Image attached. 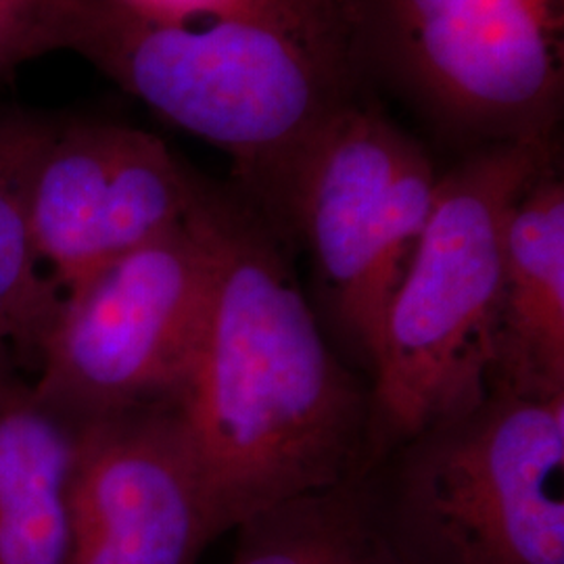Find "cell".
<instances>
[{
	"mask_svg": "<svg viewBox=\"0 0 564 564\" xmlns=\"http://www.w3.org/2000/svg\"><path fill=\"white\" fill-rule=\"evenodd\" d=\"M139 20L158 25H191L224 18L249 0H116Z\"/></svg>",
	"mask_w": 564,
	"mask_h": 564,
	"instance_id": "obj_15",
	"label": "cell"
},
{
	"mask_svg": "<svg viewBox=\"0 0 564 564\" xmlns=\"http://www.w3.org/2000/svg\"><path fill=\"white\" fill-rule=\"evenodd\" d=\"M76 444L0 343V564H72Z\"/></svg>",
	"mask_w": 564,
	"mask_h": 564,
	"instance_id": "obj_11",
	"label": "cell"
},
{
	"mask_svg": "<svg viewBox=\"0 0 564 564\" xmlns=\"http://www.w3.org/2000/svg\"><path fill=\"white\" fill-rule=\"evenodd\" d=\"M36 121L0 118V343L34 372L59 307V286L44 274L25 218L23 174Z\"/></svg>",
	"mask_w": 564,
	"mask_h": 564,
	"instance_id": "obj_13",
	"label": "cell"
},
{
	"mask_svg": "<svg viewBox=\"0 0 564 564\" xmlns=\"http://www.w3.org/2000/svg\"><path fill=\"white\" fill-rule=\"evenodd\" d=\"M237 531L230 564H416L391 524L375 470L270 506Z\"/></svg>",
	"mask_w": 564,
	"mask_h": 564,
	"instance_id": "obj_12",
	"label": "cell"
},
{
	"mask_svg": "<svg viewBox=\"0 0 564 564\" xmlns=\"http://www.w3.org/2000/svg\"><path fill=\"white\" fill-rule=\"evenodd\" d=\"M188 214L212 256L214 295L182 412L218 540L366 473L370 384L330 345L289 245L237 184L199 178Z\"/></svg>",
	"mask_w": 564,
	"mask_h": 564,
	"instance_id": "obj_1",
	"label": "cell"
},
{
	"mask_svg": "<svg viewBox=\"0 0 564 564\" xmlns=\"http://www.w3.org/2000/svg\"><path fill=\"white\" fill-rule=\"evenodd\" d=\"M212 295V256L186 214L61 291L32 372L39 398L74 424L184 405Z\"/></svg>",
	"mask_w": 564,
	"mask_h": 564,
	"instance_id": "obj_6",
	"label": "cell"
},
{
	"mask_svg": "<svg viewBox=\"0 0 564 564\" xmlns=\"http://www.w3.org/2000/svg\"><path fill=\"white\" fill-rule=\"evenodd\" d=\"M556 144H491L440 174L423 235L384 314L370 377L366 473L491 393L505 230Z\"/></svg>",
	"mask_w": 564,
	"mask_h": 564,
	"instance_id": "obj_3",
	"label": "cell"
},
{
	"mask_svg": "<svg viewBox=\"0 0 564 564\" xmlns=\"http://www.w3.org/2000/svg\"><path fill=\"white\" fill-rule=\"evenodd\" d=\"M84 0H0V76L46 53L72 51Z\"/></svg>",
	"mask_w": 564,
	"mask_h": 564,
	"instance_id": "obj_14",
	"label": "cell"
},
{
	"mask_svg": "<svg viewBox=\"0 0 564 564\" xmlns=\"http://www.w3.org/2000/svg\"><path fill=\"white\" fill-rule=\"evenodd\" d=\"M366 67L447 139L556 144L564 0H347Z\"/></svg>",
	"mask_w": 564,
	"mask_h": 564,
	"instance_id": "obj_5",
	"label": "cell"
},
{
	"mask_svg": "<svg viewBox=\"0 0 564 564\" xmlns=\"http://www.w3.org/2000/svg\"><path fill=\"white\" fill-rule=\"evenodd\" d=\"M72 53L224 151L237 186L281 237L305 155L366 97L370 78L347 0H249L191 25H158L116 0H84Z\"/></svg>",
	"mask_w": 564,
	"mask_h": 564,
	"instance_id": "obj_2",
	"label": "cell"
},
{
	"mask_svg": "<svg viewBox=\"0 0 564 564\" xmlns=\"http://www.w3.org/2000/svg\"><path fill=\"white\" fill-rule=\"evenodd\" d=\"M72 564H195L216 542L182 405L76 424Z\"/></svg>",
	"mask_w": 564,
	"mask_h": 564,
	"instance_id": "obj_9",
	"label": "cell"
},
{
	"mask_svg": "<svg viewBox=\"0 0 564 564\" xmlns=\"http://www.w3.org/2000/svg\"><path fill=\"white\" fill-rule=\"evenodd\" d=\"M564 393V184L556 162L517 199L505 230V282L491 393Z\"/></svg>",
	"mask_w": 564,
	"mask_h": 564,
	"instance_id": "obj_10",
	"label": "cell"
},
{
	"mask_svg": "<svg viewBox=\"0 0 564 564\" xmlns=\"http://www.w3.org/2000/svg\"><path fill=\"white\" fill-rule=\"evenodd\" d=\"M440 172L364 97L326 126L293 182L282 239L310 253L326 323L370 377L384 314L429 220Z\"/></svg>",
	"mask_w": 564,
	"mask_h": 564,
	"instance_id": "obj_7",
	"label": "cell"
},
{
	"mask_svg": "<svg viewBox=\"0 0 564 564\" xmlns=\"http://www.w3.org/2000/svg\"><path fill=\"white\" fill-rule=\"evenodd\" d=\"M375 473L416 564H564V393L494 391Z\"/></svg>",
	"mask_w": 564,
	"mask_h": 564,
	"instance_id": "obj_4",
	"label": "cell"
},
{
	"mask_svg": "<svg viewBox=\"0 0 564 564\" xmlns=\"http://www.w3.org/2000/svg\"><path fill=\"white\" fill-rule=\"evenodd\" d=\"M199 176L139 128L36 121L23 203L34 251L59 291L181 224Z\"/></svg>",
	"mask_w": 564,
	"mask_h": 564,
	"instance_id": "obj_8",
	"label": "cell"
}]
</instances>
